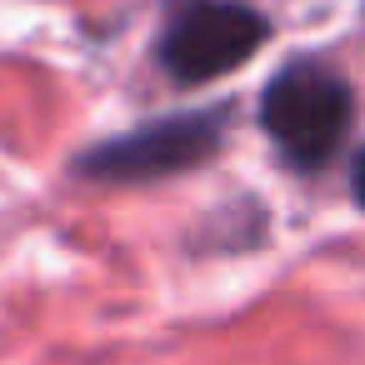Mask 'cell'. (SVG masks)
I'll use <instances>...</instances> for the list:
<instances>
[{
	"label": "cell",
	"mask_w": 365,
	"mask_h": 365,
	"mask_svg": "<svg viewBox=\"0 0 365 365\" xmlns=\"http://www.w3.org/2000/svg\"><path fill=\"white\" fill-rule=\"evenodd\" d=\"M355 101L340 71H330L325 61H290L275 71V81L260 96V125L275 140V150L285 155V165L295 170H315L325 165L345 130H350Z\"/></svg>",
	"instance_id": "cell-1"
},
{
	"label": "cell",
	"mask_w": 365,
	"mask_h": 365,
	"mask_svg": "<svg viewBox=\"0 0 365 365\" xmlns=\"http://www.w3.org/2000/svg\"><path fill=\"white\" fill-rule=\"evenodd\" d=\"M225 135V110H180L150 125H135L130 135H115L81 155V175L91 180H160L180 175L215 155Z\"/></svg>",
	"instance_id": "cell-3"
},
{
	"label": "cell",
	"mask_w": 365,
	"mask_h": 365,
	"mask_svg": "<svg viewBox=\"0 0 365 365\" xmlns=\"http://www.w3.org/2000/svg\"><path fill=\"white\" fill-rule=\"evenodd\" d=\"M355 200L365 205V145H360V155H355Z\"/></svg>",
	"instance_id": "cell-4"
},
{
	"label": "cell",
	"mask_w": 365,
	"mask_h": 365,
	"mask_svg": "<svg viewBox=\"0 0 365 365\" xmlns=\"http://www.w3.org/2000/svg\"><path fill=\"white\" fill-rule=\"evenodd\" d=\"M270 41V21L245 0H180L160 31V71L180 86L230 76Z\"/></svg>",
	"instance_id": "cell-2"
}]
</instances>
